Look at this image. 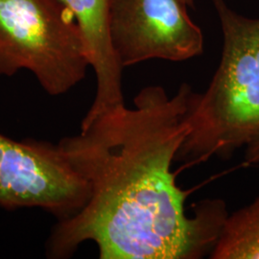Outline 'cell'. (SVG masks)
Instances as JSON below:
<instances>
[{
  "label": "cell",
  "mask_w": 259,
  "mask_h": 259,
  "mask_svg": "<svg viewBox=\"0 0 259 259\" xmlns=\"http://www.w3.org/2000/svg\"><path fill=\"white\" fill-rule=\"evenodd\" d=\"M197 93L186 83L172 97L160 85L145 87L134 109H109L58 142L89 183L91 197L74 216L56 224L48 257L68 258L85 241L96 244L101 259L210 255L229 215L226 203L202 201L187 215V193L171 169Z\"/></svg>",
  "instance_id": "1"
},
{
  "label": "cell",
  "mask_w": 259,
  "mask_h": 259,
  "mask_svg": "<svg viewBox=\"0 0 259 259\" xmlns=\"http://www.w3.org/2000/svg\"><path fill=\"white\" fill-rule=\"evenodd\" d=\"M212 2L222 28V57L207 90L192 104L175 162L228 159L243 150L247 164H258L259 18L242 16L225 0Z\"/></svg>",
  "instance_id": "2"
},
{
  "label": "cell",
  "mask_w": 259,
  "mask_h": 259,
  "mask_svg": "<svg viewBox=\"0 0 259 259\" xmlns=\"http://www.w3.org/2000/svg\"><path fill=\"white\" fill-rule=\"evenodd\" d=\"M90 61L83 35L59 0H0V76H35L51 96L85 78Z\"/></svg>",
  "instance_id": "3"
},
{
  "label": "cell",
  "mask_w": 259,
  "mask_h": 259,
  "mask_svg": "<svg viewBox=\"0 0 259 259\" xmlns=\"http://www.w3.org/2000/svg\"><path fill=\"white\" fill-rule=\"evenodd\" d=\"M91 186L46 140H15L0 134V207H37L58 221L71 218L89 202Z\"/></svg>",
  "instance_id": "4"
},
{
  "label": "cell",
  "mask_w": 259,
  "mask_h": 259,
  "mask_svg": "<svg viewBox=\"0 0 259 259\" xmlns=\"http://www.w3.org/2000/svg\"><path fill=\"white\" fill-rule=\"evenodd\" d=\"M187 9L184 0H111V42L121 66L202 55L203 32Z\"/></svg>",
  "instance_id": "5"
},
{
  "label": "cell",
  "mask_w": 259,
  "mask_h": 259,
  "mask_svg": "<svg viewBox=\"0 0 259 259\" xmlns=\"http://www.w3.org/2000/svg\"><path fill=\"white\" fill-rule=\"evenodd\" d=\"M73 15L83 35L91 67L96 75V94L82 124L125 104L122 69L111 42V0H59Z\"/></svg>",
  "instance_id": "6"
},
{
  "label": "cell",
  "mask_w": 259,
  "mask_h": 259,
  "mask_svg": "<svg viewBox=\"0 0 259 259\" xmlns=\"http://www.w3.org/2000/svg\"><path fill=\"white\" fill-rule=\"evenodd\" d=\"M209 257L259 259V196L228 215Z\"/></svg>",
  "instance_id": "7"
},
{
  "label": "cell",
  "mask_w": 259,
  "mask_h": 259,
  "mask_svg": "<svg viewBox=\"0 0 259 259\" xmlns=\"http://www.w3.org/2000/svg\"><path fill=\"white\" fill-rule=\"evenodd\" d=\"M188 7H194V0H184Z\"/></svg>",
  "instance_id": "8"
}]
</instances>
